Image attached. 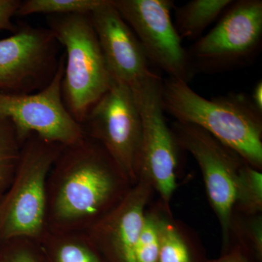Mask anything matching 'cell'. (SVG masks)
<instances>
[{"label":"cell","mask_w":262,"mask_h":262,"mask_svg":"<svg viewBox=\"0 0 262 262\" xmlns=\"http://www.w3.org/2000/svg\"><path fill=\"white\" fill-rule=\"evenodd\" d=\"M64 146L29 134L14 178L0 201V241L24 237L40 242L47 232L48 175Z\"/></svg>","instance_id":"cell-4"},{"label":"cell","mask_w":262,"mask_h":262,"mask_svg":"<svg viewBox=\"0 0 262 262\" xmlns=\"http://www.w3.org/2000/svg\"><path fill=\"white\" fill-rule=\"evenodd\" d=\"M162 84L161 77L152 72L130 88L142 124L139 178L146 179L163 206L172 211L170 203L177 188L180 147L165 119Z\"/></svg>","instance_id":"cell-5"},{"label":"cell","mask_w":262,"mask_h":262,"mask_svg":"<svg viewBox=\"0 0 262 262\" xmlns=\"http://www.w3.org/2000/svg\"><path fill=\"white\" fill-rule=\"evenodd\" d=\"M161 95L164 111L176 121L201 127L262 171V113L250 96L239 93L207 99L169 77L163 80Z\"/></svg>","instance_id":"cell-2"},{"label":"cell","mask_w":262,"mask_h":262,"mask_svg":"<svg viewBox=\"0 0 262 262\" xmlns=\"http://www.w3.org/2000/svg\"><path fill=\"white\" fill-rule=\"evenodd\" d=\"M20 3L19 0H0V30H15L12 18L16 15Z\"/></svg>","instance_id":"cell-23"},{"label":"cell","mask_w":262,"mask_h":262,"mask_svg":"<svg viewBox=\"0 0 262 262\" xmlns=\"http://www.w3.org/2000/svg\"><path fill=\"white\" fill-rule=\"evenodd\" d=\"M39 244L49 262H104L84 232L47 231Z\"/></svg>","instance_id":"cell-15"},{"label":"cell","mask_w":262,"mask_h":262,"mask_svg":"<svg viewBox=\"0 0 262 262\" xmlns=\"http://www.w3.org/2000/svg\"><path fill=\"white\" fill-rule=\"evenodd\" d=\"M161 202L147 207L136 246V262H158L159 256V220Z\"/></svg>","instance_id":"cell-21"},{"label":"cell","mask_w":262,"mask_h":262,"mask_svg":"<svg viewBox=\"0 0 262 262\" xmlns=\"http://www.w3.org/2000/svg\"><path fill=\"white\" fill-rule=\"evenodd\" d=\"M91 18L113 78L132 87L152 72L137 37L113 0H103Z\"/></svg>","instance_id":"cell-13"},{"label":"cell","mask_w":262,"mask_h":262,"mask_svg":"<svg viewBox=\"0 0 262 262\" xmlns=\"http://www.w3.org/2000/svg\"><path fill=\"white\" fill-rule=\"evenodd\" d=\"M155 191L141 177L121 203L85 233L104 262H136V246Z\"/></svg>","instance_id":"cell-12"},{"label":"cell","mask_w":262,"mask_h":262,"mask_svg":"<svg viewBox=\"0 0 262 262\" xmlns=\"http://www.w3.org/2000/svg\"><path fill=\"white\" fill-rule=\"evenodd\" d=\"M171 129L180 149L192 155L201 169L207 198L222 229L225 249L229 244L236 181L245 161L200 127L175 121Z\"/></svg>","instance_id":"cell-9"},{"label":"cell","mask_w":262,"mask_h":262,"mask_svg":"<svg viewBox=\"0 0 262 262\" xmlns=\"http://www.w3.org/2000/svg\"><path fill=\"white\" fill-rule=\"evenodd\" d=\"M103 0H26L21 1L16 15L28 16L42 13L48 15L91 14Z\"/></svg>","instance_id":"cell-20"},{"label":"cell","mask_w":262,"mask_h":262,"mask_svg":"<svg viewBox=\"0 0 262 262\" xmlns=\"http://www.w3.org/2000/svg\"><path fill=\"white\" fill-rule=\"evenodd\" d=\"M46 260H47V258H46ZM47 262H49V261H48V260H47Z\"/></svg>","instance_id":"cell-26"},{"label":"cell","mask_w":262,"mask_h":262,"mask_svg":"<svg viewBox=\"0 0 262 262\" xmlns=\"http://www.w3.org/2000/svg\"><path fill=\"white\" fill-rule=\"evenodd\" d=\"M208 260L195 231L174 218L172 211H169L162 203L158 262H208Z\"/></svg>","instance_id":"cell-14"},{"label":"cell","mask_w":262,"mask_h":262,"mask_svg":"<svg viewBox=\"0 0 262 262\" xmlns=\"http://www.w3.org/2000/svg\"><path fill=\"white\" fill-rule=\"evenodd\" d=\"M0 262H47L39 243L24 237L0 241Z\"/></svg>","instance_id":"cell-22"},{"label":"cell","mask_w":262,"mask_h":262,"mask_svg":"<svg viewBox=\"0 0 262 262\" xmlns=\"http://www.w3.org/2000/svg\"><path fill=\"white\" fill-rule=\"evenodd\" d=\"M232 212L244 215L262 214V171L246 162L236 181Z\"/></svg>","instance_id":"cell-18"},{"label":"cell","mask_w":262,"mask_h":262,"mask_svg":"<svg viewBox=\"0 0 262 262\" xmlns=\"http://www.w3.org/2000/svg\"><path fill=\"white\" fill-rule=\"evenodd\" d=\"M132 187L97 141L85 136L64 146L48 175L47 231L85 232L116 208Z\"/></svg>","instance_id":"cell-1"},{"label":"cell","mask_w":262,"mask_h":262,"mask_svg":"<svg viewBox=\"0 0 262 262\" xmlns=\"http://www.w3.org/2000/svg\"><path fill=\"white\" fill-rule=\"evenodd\" d=\"M229 244L237 245L250 262H262V214L244 215L232 212Z\"/></svg>","instance_id":"cell-17"},{"label":"cell","mask_w":262,"mask_h":262,"mask_svg":"<svg viewBox=\"0 0 262 262\" xmlns=\"http://www.w3.org/2000/svg\"><path fill=\"white\" fill-rule=\"evenodd\" d=\"M64 55L51 82L32 94H13L0 91V117L9 119L24 141L35 134L51 142L67 146L85 137L82 125L66 108L61 84L64 72Z\"/></svg>","instance_id":"cell-8"},{"label":"cell","mask_w":262,"mask_h":262,"mask_svg":"<svg viewBox=\"0 0 262 262\" xmlns=\"http://www.w3.org/2000/svg\"><path fill=\"white\" fill-rule=\"evenodd\" d=\"M81 125L85 136L99 143L135 185L140 175L142 124L130 86L113 78Z\"/></svg>","instance_id":"cell-7"},{"label":"cell","mask_w":262,"mask_h":262,"mask_svg":"<svg viewBox=\"0 0 262 262\" xmlns=\"http://www.w3.org/2000/svg\"><path fill=\"white\" fill-rule=\"evenodd\" d=\"M262 41L261 0H237L188 53L193 72H222L248 65Z\"/></svg>","instance_id":"cell-6"},{"label":"cell","mask_w":262,"mask_h":262,"mask_svg":"<svg viewBox=\"0 0 262 262\" xmlns=\"http://www.w3.org/2000/svg\"><path fill=\"white\" fill-rule=\"evenodd\" d=\"M233 0H192L175 8L174 27L181 39L193 40L216 19L220 18Z\"/></svg>","instance_id":"cell-16"},{"label":"cell","mask_w":262,"mask_h":262,"mask_svg":"<svg viewBox=\"0 0 262 262\" xmlns=\"http://www.w3.org/2000/svg\"><path fill=\"white\" fill-rule=\"evenodd\" d=\"M117 11L135 34L149 63L189 84L193 72L188 52L174 27L170 0H113Z\"/></svg>","instance_id":"cell-10"},{"label":"cell","mask_w":262,"mask_h":262,"mask_svg":"<svg viewBox=\"0 0 262 262\" xmlns=\"http://www.w3.org/2000/svg\"><path fill=\"white\" fill-rule=\"evenodd\" d=\"M23 143L13 122L0 117V201L14 178Z\"/></svg>","instance_id":"cell-19"},{"label":"cell","mask_w":262,"mask_h":262,"mask_svg":"<svg viewBox=\"0 0 262 262\" xmlns=\"http://www.w3.org/2000/svg\"><path fill=\"white\" fill-rule=\"evenodd\" d=\"M58 46L49 29L31 26L0 39V91L32 94L44 89L58 69Z\"/></svg>","instance_id":"cell-11"},{"label":"cell","mask_w":262,"mask_h":262,"mask_svg":"<svg viewBox=\"0 0 262 262\" xmlns=\"http://www.w3.org/2000/svg\"><path fill=\"white\" fill-rule=\"evenodd\" d=\"M208 262H250L241 248L234 244H229L218 258L208 260Z\"/></svg>","instance_id":"cell-24"},{"label":"cell","mask_w":262,"mask_h":262,"mask_svg":"<svg viewBox=\"0 0 262 262\" xmlns=\"http://www.w3.org/2000/svg\"><path fill=\"white\" fill-rule=\"evenodd\" d=\"M251 102L254 105L255 107L257 108L258 111L262 113V82L258 81L257 83L255 84L251 96Z\"/></svg>","instance_id":"cell-25"},{"label":"cell","mask_w":262,"mask_h":262,"mask_svg":"<svg viewBox=\"0 0 262 262\" xmlns=\"http://www.w3.org/2000/svg\"><path fill=\"white\" fill-rule=\"evenodd\" d=\"M48 29L64 48L62 97L69 113L82 124L111 85L112 77L91 14L48 15Z\"/></svg>","instance_id":"cell-3"}]
</instances>
